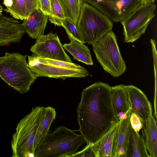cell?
<instances>
[{
    "label": "cell",
    "instance_id": "1",
    "mask_svg": "<svg viewBox=\"0 0 157 157\" xmlns=\"http://www.w3.org/2000/svg\"><path fill=\"white\" fill-rule=\"evenodd\" d=\"M112 87L97 82L84 89L77 108L81 133L87 143L96 142L120 120L113 106Z\"/></svg>",
    "mask_w": 157,
    "mask_h": 157
},
{
    "label": "cell",
    "instance_id": "2",
    "mask_svg": "<svg viewBox=\"0 0 157 157\" xmlns=\"http://www.w3.org/2000/svg\"><path fill=\"white\" fill-rule=\"evenodd\" d=\"M75 131L61 125L48 133L36 147L34 157H71L86 143L82 136Z\"/></svg>",
    "mask_w": 157,
    "mask_h": 157
},
{
    "label": "cell",
    "instance_id": "3",
    "mask_svg": "<svg viewBox=\"0 0 157 157\" xmlns=\"http://www.w3.org/2000/svg\"><path fill=\"white\" fill-rule=\"evenodd\" d=\"M45 110L44 106L33 108L18 123L11 141L12 157H34V143Z\"/></svg>",
    "mask_w": 157,
    "mask_h": 157
},
{
    "label": "cell",
    "instance_id": "4",
    "mask_svg": "<svg viewBox=\"0 0 157 157\" xmlns=\"http://www.w3.org/2000/svg\"><path fill=\"white\" fill-rule=\"evenodd\" d=\"M27 56L6 52L0 57V77L21 94L27 92L37 77L27 65Z\"/></svg>",
    "mask_w": 157,
    "mask_h": 157
},
{
    "label": "cell",
    "instance_id": "5",
    "mask_svg": "<svg viewBox=\"0 0 157 157\" xmlns=\"http://www.w3.org/2000/svg\"><path fill=\"white\" fill-rule=\"evenodd\" d=\"M77 26L83 43L92 44L112 29V21L86 3H83Z\"/></svg>",
    "mask_w": 157,
    "mask_h": 157
},
{
    "label": "cell",
    "instance_id": "6",
    "mask_svg": "<svg viewBox=\"0 0 157 157\" xmlns=\"http://www.w3.org/2000/svg\"><path fill=\"white\" fill-rule=\"evenodd\" d=\"M98 61L104 70L114 77L124 73L126 69L114 33L111 30L92 44Z\"/></svg>",
    "mask_w": 157,
    "mask_h": 157
},
{
    "label": "cell",
    "instance_id": "7",
    "mask_svg": "<svg viewBox=\"0 0 157 157\" xmlns=\"http://www.w3.org/2000/svg\"><path fill=\"white\" fill-rule=\"evenodd\" d=\"M156 5L153 3L141 5L124 20L123 26L124 41L132 43L145 33L149 24L155 17Z\"/></svg>",
    "mask_w": 157,
    "mask_h": 157
},
{
    "label": "cell",
    "instance_id": "8",
    "mask_svg": "<svg viewBox=\"0 0 157 157\" xmlns=\"http://www.w3.org/2000/svg\"><path fill=\"white\" fill-rule=\"evenodd\" d=\"M30 50L39 57L72 63L56 34L50 33L47 35H42L36 39L35 44Z\"/></svg>",
    "mask_w": 157,
    "mask_h": 157
},
{
    "label": "cell",
    "instance_id": "9",
    "mask_svg": "<svg viewBox=\"0 0 157 157\" xmlns=\"http://www.w3.org/2000/svg\"><path fill=\"white\" fill-rule=\"evenodd\" d=\"M27 65L37 77L65 79L67 78H83L89 75L86 69L76 70L59 67L39 61L32 55L28 56Z\"/></svg>",
    "mask_w": 157,
    "mask_h": 157
},
{
    "label": "cell",
    "instance_id": "10",
    "mask_svg": "<svg viewBox=\"0 0 157 157\" xmlns=\"http://www.w3.org/2000/svg\"><path fill=\"white\" fill-rule=\"evenodd\" d=\"M140 5L137 0H100L94 7L114 22H121Z\"/></svg>",
    "mask_w": 157,
    "mask_h": 157
},
{
    "label": "cell",
    "instance_id": "11",
    "mask_svg": "<svg viewBox=\"0 0 157 157\" xmlns=\"http://www.w3.org/2000/svg\"><path fill=\"white\" fill-rule=\"evenodd\" d=\"M131 113L137 115L144 123L152 114L151 104L146 95L132 85L124 86Z\"/></svg>",
    "mask_w": 157,
    "mask_h": 157
},
{
    "label": "cell",
    "instance_id": "12",
    "mask_svg": "<svg viewBox=\"0 0 157 157\" xmlns=\"http://www.w3.org/2000/svg\"><path fill=\"white\" fill-rule=\"evenodd\" d=\"M22 24L13 17H0V46L20 42L25 33Z\"/></svg>",
    "mask_w": 157,
    "mask_h": 157
},
{
    "label": "cell",
    "instance_id": "13",
    "mask_svg": "<svg viewBox=\"0 0 157 157\" xmlns=\"http://www.w3.org/2000/svg\"><path fill=\"white\" fill-rule=\"evenodd\" d=\"M120 121L95 143L91 145L96 157H114Z\"/></svg>",
    "mask_w": 157,
    "mask_h": 157
},
{
    "label": "cell",
    "instance_id": "14",
    "mask_svg": "<svg viewBox=\"0 0 157 157\" xmlns=\"http://www.w3.org/2000/svg\"><path fill=\"white\" fill-rule=\"evenodd\" d=\"M48 18L40 9H36L24 19L22 25L29 37L37 39L43 34Z\"/></svg>",
    "mask_w": 157,
    "mask_h": 157
},
{
    "label": "cell",
    "instance_id": "15",
    "mask_svg": "<svg viewBox=\"0 0 157 157\" xmlns=\"http://www.w3.org/2000/svg\"><path fill=\"white\" fill-rule=\"evenodd\" d=\"M130 109L125 117L120 120L117 133L114 157H127L126 149L130 126Z\"/></svg>",
    "mask_w": 157,
    "mask_h": 157
},
{
    "label": "cell",
    "instance_id": "16",
    "mask_svg": "<svg viewBox=\"0 0 157 157\" xmlns=\"http://www.w3.org/2000/svg\"><path fill=\"white\" fill-rule=\"evenodd\" d=\"M70 40L68 44H64L63 48L72 56L73 59L87 65H93V62L90 50L84 43L67 33Z\"/></svg>",
    "mask_w": 157,
    "mask_h": 157
},
{
    "label": "cell",
    "instance_id": "17",
    "mask_svg": "<svg viewBox=\"0 0 157 157\" xmlns=\"http://www.w3.org/2000/svg\"><path fill=\"white\" fill-rule=\"evenodd\" d=\"M127 157H150L147 149L144 138L131 127L129 129L126 149Z\"/></svg>",
    "mask_w": 157,
    "mask_h": 157
},
{
    "label": "cell",
    "instance_id": "18",
    "mask_svg": "<svg viewBox=\"0 0 157 157\" xmlns=\"http://www.w3.org/2000/svg\"><path fill=\"white\" fill-rule=\"evenodd\" d=\"M142 132L150 157H157L156 121L152 115L144 123Z\"/></svg>",
    "mask_w": 157,
    "mask_h": 157
},
{
    "label": "cell",
    "instance_id": "19",
    "mask_svg": "<svg viewBox=\"0 0 157 157\" xmlns=\"http://www.w3.org/2000/svg\"><path fill=\"white\" fill-rule=\"evenodd\" d=\"M124 86L121 84L112 87V103L117 117L119 113H127L130 109Z\"/></svg>",
    "mask_w": 157,
    "mask_h": 157
},
{
    "label": "cell",
    "instance_id": "20",
    "mask_svg": "<svg viewBox=\"0 0 157 157\" xmlns=\"http://www.w3.org/2000/svg\"><path fill=\"white\" fill-rule=\"evenodd\" d=\"M45 115L39 125L33 145L35 150L41 140L48 132L50 126L56 118V113L55 109L50 106L45 107Z\"/></svg>",
    "mask_w": 157,
    "mask_h": 157
},
{
    "label": "cell",
    "instance_id": "21",
    "mask_svg": "<svg viewBox=\"0 0 157 157\" xmlns=\"http://www.w3.org/2000/svg\"><path fill=\"white\" fill-rule=\"evenodd\" d=\"M66 18L77 25L82 0H61Z\"/></svg>",
    "mask_w": 157,
    "mask_h": 157
},
{
    "label": "cell",
    "instance_id": "22",
    "mask_svg": "<svg viewBox=\"0 0 157 157\" xmlns=\"http://www.w3.org/2000/svg\"><path fill=\"white\" fill-rule=\"evenodd\" d=\"M51 13L48 16L49 21L58 26H62L66 18L61 0H51Z\"/></svg>",
    "mask_w": 157,
    "mask_h": 157
},
{
    "label": "cell",
    "instance_id": "23",
    "mask_svg": "<svg viewBox=\"0 0 157 157\" xmlns=\"http://www.w3.org/2000/svg\"><path fill=\"white\" fill-rule=\"evenodd\" d=\"M12 4L4 10L9 13L13 18L21 20L25 18V0H12Z\"/></svg>",
    "mask_w": 157,
    "mask_h": 157
},
{
    "label": "cell",
    "instance_id": "24",
    "mask_svg": "<svg viewBox=\"0 0 157 157\" xmlns=\"http://www.w3.org/2000/svg\"><path fill=\"white\" fill-rule=\"evenodd\" d=\"M40 62L50 64L59 67L76 70H83L86 69L80 65L69 62L55 60L46 58H42L36 56L33 54L32 55Z\"/></svg>",
    "mask_w": 157,
    "mask_h": 157
},
{
    "label": "cell",
    "instance_id": "25",
    "mask_svg": "<svg viewBox=\"0 0 157 157\" xmlns=\"http://www.w3.org/2000/svg\"><path fill=\"white\" fill-rule=\"evenodd\" d=\"M62 26L64 28L67 33L71 34L74 38L83 43L82 38L77 25L66 18L62 21Z\"/></svg>",
    "mask_w": 157,
    "mask_h": 157
},
{
    "label": "cell",
    "instance_id": "26",
    "mask_svg": "<svg viewBox=\"0 0 157 157\" xmlns=\"http://www.w3.org/2000/svg\"><path fill=\"white\" fill-rule=\"evenodd\" d=\"M130 121L132 128L135 131L138 132L142 128L144 123L139 117L134 113H131Z\"/></svg>",
    "mask_w": 157,
    "mask_h": 157
},
{
    "label": "cell",
    "instance_id": "27",
    "mask_svg": "<svg viewBox=\"0 0 157 157\" xmlns=\"http://www.w3.org/2000/svg\"><path fill=\"white\" fill-rule=\"evenodd\" d=\"M25 3L26 18L34 10L40 8V0H25Z\"/></svg>",
    "mask_w": 157,
    "mask_h": 157
},
{
    "label": "cell",
    "instance_id": "28",
    "mask_svg": "<svg viewBox=\"0 0 157 157\" xmlns=\"http://www.w3.org/2000/svg\"><path fill=\"white\" fill-rule=\"evenodd\" d=\"M73 157H96L91 145H87L82 150L72 155Z\"/></svg>",
    "mask_w": 157,
    "mask_h": 157
},
{
    "label": "cell",
    "instance_id": "29",
    "mask_svg": "<svg viewBox=\"0 0 157 157\" xmlns=\"http://www.w3.org/2000/svg\"><path fill=\"white\" fill-rule=\"evenodd\" d=\"M51 0H40V8L44 13L48 16L51 13Z\"/></svg>",
    "mask_w": 157,
    "mask_h": 157
},
{
    "label": "cell",
    "instance_id": "30",
    "mask_svg": "<svg viewBox=\"0 0 157 157\" xmlns=\"http://www.w3.org/2000/svg\"><path fill=\"white\" fill-rule=\"evenodd\" d=\"M155 0H141L140 4L141 5H143L149 3H153Z\"/></svg>",
    "mask_w": 157,
    "mask_h": 157
},
{
    "label": "cell",
    "instance_id": "31",
    "mask_svg": "<svg viewBox=\"0 0 157 157\" xmlns=\"http://www.w3.org/2000/svg\"><path fill=\"white\" fill-rule=\"evenodd\" d=\"M3 8L0 4V17L2 15V12Z\"/></svg>",
    "mask_w": 157,
    "mask_h": 157
},
{
    "label": "cell",
    "instance_id": "32",
    "mask_svg": "<svg viewBox=\"0 0 157 157\" xmlns=\"http://www.w3.org/2000/svg\"><path fill=\"white\" fill-rule=\"evenodd\" d=\"M138 1H139L141 2V0H137Z\"/></svg>",
    "mask_w": 157,
    "mask_h": 157
}]
</instances>
